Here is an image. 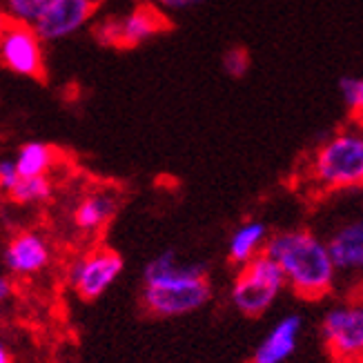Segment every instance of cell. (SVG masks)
Returning a JSON list of instances; mask_svg holds the SVG:
<instances>
[{
  "instance_id": "cell-6",
  "label": "cell",
  "mask_w": 363,
  "mask_h": 363,
  "mask_svg": "<svg viewBox=\"0 0 363 363\" xmlns=\"http://www.w3.org/2000/svg\"><path fill=\"white\" fill-rule=\"evenodd\" d=\"M169 23L159 7L152 3H140L132 11H128L121 18H105L94 27V36L101 45L118 47V50H128L140 43L150 40L152 36L161 34L167 29Z\"/></svg>"
},
{
  "instance_id": "cell-8",
  "label": "cell",
  "mask_w": 363,
  "mask_h": 363,
  "mask_svg": "<svg viewBox=\"0 0 363 363\" xmlns=\"http://www.w3.org/2000/svg\"><path fill=\"white\" fill-rule=\"evenodd\" d=\"M0 67L23 78L45 76V43L34 27L9 23L0 36Z\"/></svg>"
},
{
  "instance_id": "cell-17",
  "label": "cell",
  "mask_w": 363,
  "mask_h": 363,
  "mask_svg": "<svg viewBox=\"0 0 363 363\" xmlns=\"http://www.w3.org/2000/svg\"><path fill=\"white\" fill-rule=\"evenodd\" d=\"M0 5H3L9 23L34 27L50 5V0H0Z\"/></svg>"
},
{
  "instance_id": "cell-11",
  "label": "cell",
  "mask_w": 363,
  "mask_h": 363,
  "mask_svg": "<svg viewBox=\"0 0 363 363\" xmlns=\"http://www.w3.org/2000/svg\"><path fill=\"white\" fill-rule=\"evenodd\" d=\"M325 243L341 277L359 279L363 274V216L341 223Z\"/></svg>"
},
{
  "instance_id": "cell-24",
  "label": "cell",
  "mask_w": 363,
  "mask_h": 363,
  "mask_svg": "<svg viewBox=\"0 0 363 363\" xmlns=\"http://www.w3.org/2000/svg\"><path fill=\"white\" fill-rule=\"evenodd\" d=\"M352 292H354L352 296H357L359 301H363V274L357 279V283H354V290H352Z\"/></svg>"
},
{
  "instance_id": "cell-5",
  "label": "cell",
  "mask_w": 363,
  "mask_h": 363,
  "mask_svg": "<svg viewBox=\"0 0 363 363\" xmlns=\"http://www.w3.org/2000/svg\"><path fill=\"white\" fill-rule=\"evenodd\" d=\"M321 339L333 363H363V301L350 296L330 308L321 321Z\"/></svg>"
},
{
  "instance_id": "cell-1",
  "label": "cell",
  "mask_w": 363,
  "mask_h": 363,
  "mask_svg": "<svg viewBox=\"0 0 363 363\" xmlns=\"http://www.w3.org/2000/svg\"><path fill=\"white\" fill-rule=\"evenodd\" d=\"M210 298V267L205 263H183L174 250H165L145 265L140 303L152 317H185L208 306Z\"/></svg>"
},
{
  "instance_id": "cell-16",
  "label": "cell",
  "mask_w": 363,
  "mask_h": 363,
  "mask_svg": "<svg viewBox=\"0 0 363 363\" xmlns=\"http://www.w3.org/2000/svg\"><path fill=\"white\" fill-rule=\"evenodd\" d=\"M54 196V183L50 177H31V179H21L16 185L9 199L16 205H40L47 203Z\"/></svg>"
},
{
  "instance_id": "cell-22",
  "label": "cell",
  "mask_w": 363,
  "mask_h": 363,
  "mask_svg": "<svg viewBox=\"0 0 363 363\" xmlns=\"http://www.w3.org/2000/svg\"><path fill=\"white\" fill-rule=\"evenodd\" d=\"M11 294H13V283H11V279L5 277V274H0V308H3L9 301Z\"/></svg>"
},
{
  "instance_id": "cell-3",
  "label": "cell",
  "mask_w": 363,
  "mask_h": 363,
  "mask_svg": "<svg viewBox=\"0 0 363 363\" xmlns=\"http://www.w3.org/2000/svg\"><path fill=\"white\" fill-rule=\"evenodd\" d=\"M306 181L319 194H345L363 189V128L352 123L328 136L312 152Z\"/></svg>"
},
{
  "instance_id": "cell-12",
  "label": "cell",
  "mask_w": 363,
  "mask_h": 363,
  "mask_svg": "<svg viewBox=\"0 0 363 363\" xmlns=\"http://www.w3.org/2000/svg\"><path fill=\"white\" fill-rule=\"evenodd\" d=\"M301 328L303 321L298 314H288V317L279 319L272 330L263 337V341L252 352L250 363H283L288 361L296 345L298 337H301Z\"/></svg>"
},
{
  "instance_id": "cell-2",
  "label": "cell",
  "mask_w": 363,
  "mask_h": 363,
  "mask_svg": "<svg viewBox=\"0 0 363 363\" xmlns=\"http://www.w3.org/2000/svg\"><path fill=\"white\" fill-rule=\"evenodd\" d=\"M265 255L286 279V288L306 301H319L335 292L341 279L325 239L310 230H286L267 239Z\"/></svg>"
},
{
  "instance_id": "cell-4",
  "label": "cell",
  "mask_w": 363,
  "mask_h": 363,
  "mask_svg": "<svg viewBox=\"0 0 363 363\" xmlns=\"http://www.w3.org/2000/svg\"><path fill=\"white\" fill-rule=\"evenodd\" d=\"M283 290L286 279L279 265L263 252L239 267L230 288V301L243 317H261L277 303Z\"/></svg>"
},
{
  "instance_id": "cell-18",
  "label": "cell",
  "mask_w": 363,
  "mask_h": 363,
  "mask_svg": "<svg viewBox=\"0 0 363 363\" xmlns=\"http://www.w3.org/2000/svg\"><path fill=\"white\" fill-rule=\"evenodd\" d=\"M341 96L352 116V123H359L363 118V78H343L341 81Z\"/></svg>"
},
{
  "instance_id": "cell-13",
  "label": "cell",
  "mask_w": 363,
  "mask_h": 363,
  "mask_svg": "<svg viewBox=\"0 0 363 363\" xmlns=\"http://www.w3.org/2000/svg\"><path fill=\"white\" fill-rule=\"evenodd\" d=\"M118 208H121V199L116 192H112V189H94V192L85 194L78 201L72 220L76 230L91 234L112 223Z\"/></svg>"
},
{
  "instance_id": "cell-10",
  "label": "cell",
  "mask_w": 363,
  "mask_h": 363,
  "mask_svg": "<svg viewBox=\"0 0 363 363\" xmlns=\"http://www.w3.org/2000/svg\"><path fill=\"white\" fill-rule=\"evenodd\" d=\"M52 263V245L47 236L36 230H21L7 241L3 250V265L13 277H34Z\"/></svg>"
},
{
  "instance_id": "cell-26",
  "label": "cell",
  "mask_w": 363,
  "mask_h": 363,
  "mask_svg": "<svg viewBox=\"0 0 363 363\" xmlns=\"http://www.w3.org/2000/svg\"><path fill=\"white\" fill-rule=\"evenodd\" d=\"M359 125H361V128H363V118H361V121H359Z\"/></svg>"
},
{
  "instance_id": "cell-23",
  "label": "cell",
  "mask_w": 363,
  "mask_h": 363,
  "mask_svg": "<svg viewBox=\"0 0 363 363\" xmlns=\"http://www.w3.org/2000/svg\"><path fill=\"white\" fill-rule=\"evenodd\" d=\"M0 363H13V357L3 339H0Z\"/></svg>"
},
{
  "instance_id": "cell-20",
  "label": "cell",
  "mask_w": 363,
  "mask_h": 363,
  "mask_svg": "<svg viewBox=\"0 0 363 363\" xmlns=\"http://www.w3.org/2000/svg\"><path fill=\"white\" fill-rule=\"evenodd\" d=\"M18 181H21V174H18V169H16L13 159H0V189L9 194L11 189L18 185Z\"/></svg>"
},
{
  "instance_id": "cell-9",
  "label": "cell",
  "mask_w": 363,
  "mask_h": 363,
  "mask_svg": "<svg viewBox=\"0 0 363 363\" xmlns=\"http://www.w3.org/2000/svg\"><path fill=\"white\" fill-rule=\"evenodd\" d=\"M99 0H50L38 23L34 25L43 43H54L74 36L96 16Z\"/></svg>"
},
{
  "instance_id": "cell-25",
  "label": "cell",
  "mask_w": 363,
  "mask_h": 363,
  "mask_svg": "<svg viewBox=\"0 0 363 363\" xmlns=\"http://www.w3.org/2000/svg\"><path fill=\"white\" fill-rule=\"evenodd\" d=\"M9 27V21H7V16H5V9H3V5H0V36L5 34V29Z\"/></svg>"
},
{
  "instance_id": "cell-21",
  "label": "cell",
  "mask_w": 363,
  "mask_h": 363,
  "mask_svg": "<svg viewBox=\"0 0 363 363\" xmlns=\"http://www.w3.org/2000/svg\"><path fill=\"white\" fill-rule=\"evenodd\" d=\"M203 0H152L154 7L159 9H167V11H179V9H187V7H194L201 5Z\"/></svg>"
},
{
  "instance_id": "cell-15",
  "label": "cell",
  "mask_w": 363,
  "mask_h": 363,
  "mask_svg": "<svg viewBox=\"0 0 363 363\" xmlns=\"http://www.w3.org/2000/svg\"><path fill=\"white\" fill-rule=\"evenodd\" d=\"M58 150L50 143H43V140H29L23 143L13 156L16 169H18L21 179H31V177H47L56 163Z\"/></svg>"
},
{
  "instance_id": "cell-19",
  "label": "cell",
  "mask_w": 363,
  "mask_h": 363,
  "mask_svg": "<svg viewBox=\"0 0 363 363\" xmlns=\"http://www.w3.org/2000/svg\"><path fill=\"white\" fill-rule=\"evenodd\" d=\"M223 69L232 78L245 76V72L250 69V54L243 50V47H232V50H228L223 54Z\"/></svg>"
},
{
  "instance_id": "cell-7",
  "label": "cell",
  "mask_w": 363,
  "mask_h": 363,
  "mask_svg": "<svg viewBox=\"0 0 363 363\" xmlns=\"http://www.w3.org/2000/svg\"><path fill=\"white\" fill-rule=\"evenodd\" d=\"M123 267H125V261L116 250L96 247L69 265V270H67L69 288L78 294V298H83V301H94V298L103 296L114 286L116 279L123 272Z\"/></svg>"
},
{
  "instance_id": "cell-14",
  "label": "cell",
  "mask_w": 363,
  "mask_h": 363,
  "mask_svg": "<svg viewBox=\"0 0 363 363\" xmlns=\"http://www.w3.org/2000/svg\"><path fill=\"white\" fill-rule=\"evenodd\" d=\"M267 239H270V232H267V225L263 220H245V223L236 228L230 236V243H228L230 263L241 267L255 257L263 255Z\"/></svg>"
}]
</instances>
